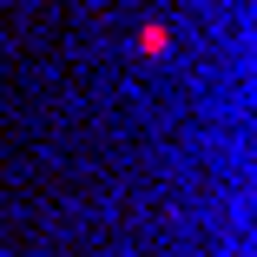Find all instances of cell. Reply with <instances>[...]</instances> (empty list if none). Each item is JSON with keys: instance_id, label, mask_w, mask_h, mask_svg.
<instances>
[{"instance_id": "6da1fadb", "label": "cell", "mask_w": 257, "mask_h": 257, "mask_svg": "<svg viewBox=\"0 0 257 257\" xmlns=\"http://www.w3.org/2000/svg\"><path fill=\"white\" fill-rule=\"evenodd\" d=\"M139 53L159 60V53H165V27H145V33H139Z\"/></svg>"}]
</instances>
